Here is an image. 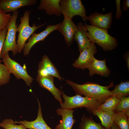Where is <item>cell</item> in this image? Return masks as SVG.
I'll list each match as a JSON object with an SVG mask.
<instances>
[{
  "mask_svg": "<svg viewBox=\"0 0 129 129\" xmlns=\"http://www.w3.org/2000/svg\"><path fill=\"white\" fill-rule=\"evenodd\" d=\"M65 80L77 94L95 99L101 104L112 96L109 89L114 86L112 81L109 85L103 86L92 82H87L79 84L69 80Z\"/></svg>",
  "mask_w": 129,
  "mask_h": 129,
  "instance_id": "1",
  "label": "cell"
},
{
  "mask_svg": "<svg viewBox=\"0 0 129 129\" xmlns=\"http://www.w3.org/2000/svg\"><path fill=\"white\" fill-rule=\"evenodd\" d=\"M86 35L91 42L96 43L105 51H110L118 45L117 39L110 35L107 30L99 28L85 23Z\"/></svg>",
  "mask_w": 129,
  "mask_h": 129,
  "instance_id": "2",
  "label": "cell"
},
{
  "mask_svg": "<svg viewBox=\"0 0 129 129\" xmlns=\"http://www.w3.org/2000/svg\"><path fill=\"white\" fill-rule=\"evenodd\" d=\"M30 13V10H27L25 11L23 16L20 18V23L17 27V32H18V34L17 43L18 53H21L26 42L34 32L46 24L45 23L37 26L35 23H33L32 26L31 27L29 24Z\"/></svg>",
  "mask_w": 129,
  "mask_h": 129,
  "instance_id": "3",
  "label": "cell"
},
{
  "mask_svg": "<svg viewBox=\"0 0 129 129\" xmlns=\"http://www.w3.org/2000/svg\"><path fill=\"white\" fill-rule=\"evenodd\" d=\"M62 95L64 100L61 108L69 109L80 107L85 108L89 113L92 110L97 109L101 104L97 100L86 97H83L81 95L76 94L70 97L66 95L62 90Z\"/></svg>",
  "mask_w": 129,
  "mask_h": 129,
  "instance_id": "4",
  "label": "cell"
},
{
  "mask_svg": "<svg viewBox=\"0 0 129 129\" xmlns=\"http://www.w3.org/2000/svg\"><path fill=\"white\" fill-rule=\"evenodd\" d=\"M18 15V10L13 12L10 21L6 27L7 30V33L2 49L0 58H2L6 53L10 51L12 52L14 56L18 53L16 35L17 27L16 21Z\"/></svg>",
  "mask_w": 129,
  "mask_h": 129,
  "instance_id": "5",
  "label": "cell"
},
{
  "mask_svg": "<svg viewBox=\"0 0 129 129\" xmlns=\"http://www.w3.org/2000/svg\"><path fill=\"white\" fill-rule=\"evenodd\" d=\"M59 3L64 20H72L74 16L79 15L83 20H87L85 9L81 0H60Z\"/></svg>",
  "mask_w": 129,
  "mask_h": 129,
  "instance_id": "6",
  "label": "cell"
},
{
  "mask_svg": "<svg viewBox=\"0 0 129 129\" xmlns=\"http://www.w3.org/2000/svg\"><path fill=\"white\" fill-rule=\"evenodd\" d=\"M2 58L4 64L10 73H12L17 79H23L27 86L31 85L33 79L28 74L26 68L11 59L10 57L8 52L6 53Z\"/></svg>",
  "mask_w": 129,
  "mask_h": 129,
  "instance_id": "7",
  "label": "cell"
},
{
  "mask_svg": "<svg viewBox=\"0 0 129 129\" xmlns=\"http://www.w3.org/2000/svg\"><path fill=\"white\" fill-rule=\"evenodd\" d=\"M58 24L48 26L43 31L38 33H33L29 39L28 42L24 45L23 49L24 55H27L33 46L40 41H43L51 33L57 30Z\"/></svg>",
  "mask_w": 129,
  "mask_h": 129,
  "instance_id": "8",
  "label": "cell"
},
{
  "mask_svg": "<svg viewBox=\"0 0 129 129\" xmlns=\"http://www.w3.org/2000/svg\"><path fill=\"white\" fill-rule=\"evenodd\" d=\"M97 52V47L92 43L90 46L80 53L78 58L72 64L73 66L83 70L87 68Z\"/></svg>",
  "mask_w": 129,
  "mask_h": 129,
  "instance_id": "9",
  "label": "cell"
},
{
  "mask_svg": "<svg viewBox=\"0 0 129 129\" xmlns=\"http://www.w3.org/2000/svg\"><path fill=\"white\" fill-rule=\"evenodd\" d=\"M37 75L42 77L50 76L62 80L59 72L46 55L43 56L38 66Z\"/></svg>",
  "mask_w": 129,
  "mask_h": 129,
  "instance_id": "10",
  "label": "cell"
},
{
  "mask_svg": "<svg viewBox=\"0 0 129 129\" xmlns=\"http://www.w3.org/2000/svg\"><path fill=\"white\" fill-rule=\"evenodd\" d=\"M36 81L40 86L48 90L52 94L60 105L62 104V91L55 86L54 77L49 75L42 77L37 75Z\"/></svg>",
  "mask_w": 129,
  "mask_h": 129,
  "instance_id": "11",
  "label": "cell"
},
{
  "mask_svg": "<svg viewBox=\"0 0 129 129\" xmlns=\"http://www.w3.org/2000/svg\"><path fill=\"white\" fill-rule=\"evenodd\" d=\"M37 2L36 0H0V8L7 14L16 11L22 7L34 5Z\"/></svg>",
  "mask_w": 129,
  "mask_h": 129,
  "instance_id": "12",
  "label": "cell"
},
{
  "mask_svg": "<svg viewBox=\"0 0 129 129\" xmlns=\"http://www.w3.org/2000/svg\"><path fill=\"white\" fill-rule=\"evenodd\" d=\"M58 24L56 30L63 36L67 45L70 47L74 40V36L77 30V26L72 20H63Z\"/></svg>",
  "mask_w": 129,
  "mask_h": 129,
  "instance_id": "13",
  "label": "cell"
},
{
  "mask_svg": "<svg viewBox=\"0 0 129 129\" xmlns=\"http://www.w3.org/2000/svg\"><path fill=\"white\" fill-rule=\"evenodd\" d=\"M112 12L103 14L96 12L87 17V20L90 21L91 25L108 30L111 27L112 21Z\"/></svg>",
  "mask_w": 129,
  "mask_h": 129,
  "instance_id": "14",
  "label": "cell"
},
{
  "mask_svg": "<svg viewBox=\"0 0 129 129\" xmlns=\"http://www.w3.org/2000/svg\"><path fill=\"white\" fill-rule=\"evenodd\" d=\"M74 109H63L61 108L57 109V115L62 116L60 123L55 127V129H72L73 126L76 121L74 118Z\"/></svg>",
  "mask_w": 129,
  "mask_h": 129,
  "instance_id": "15",
  "label": "cell"
},
{
  "mask_svg": "<svg viewBox=\"0 0 129 129\" xmlns=\"http://www.w3.org/2000/svg\"><path fill=\"white\" fill-rule=\"evenodd\" d=\"M89 71V75L92 76L95 74L100 75L105 77L110 74V70L106 64V59L99 60L93 58L87 68Z\"/></svg>",
  "mask_w": 129,
  "mask_h": 129,
  "instance_id": "16",
  "label": "cell"
},
{
  "mask_svg": "<svg viewBox=\"0 0 129 129\" xmlns=\"http://www.w3.org/2000/svg\"><path fill=\"white\" fill-rule=\"evenodd\" d=\"M38 105L37 117L34 120L29 121L26 120L14 122L15 124H18L23 125L26 128L29 129H52L46 124L42 115L41 104L37 99Z\"/></svg>",
  "mask_w": 129,
  "mask_h": 129,
  "instance_id": "17",
  "label": "cell"
},
{
  "mask_svg": "<svg viewBox=\"0 0 129 129\" xmlns=\"http://www.w3.org/2000/svg\"><path fill=\"white\" fill-rule=\"evenodd\" d=\"M77 26V30L74 37L76 42L80 53L84 49L89 47L93 43L86 35L87 32L85 26L82 23H79Z\"/></svg>",
  "mask_w": 129,
  "mask_h": 129,
  "instance_id": "18",
  "label": "cell"
},
{
  "mask_svg": "<svg viewBox=\"0 0 129 129\" xmlns=\"http://www.w3.org/2000/svg\"><path fill=\"white\" fill-rule=\"evenodd\" d=\"M60 0H40L38 6V10H44L49 16L55 15L60 16L61 14L60 5Z\"/></svg>",
  "mask_w": 129,
  "mask_h": 129,
  "instance_id": "19",
  "label": "cell"
},
{
  "mask_svg": "<svg viewBox=\"0 0 129 129\" xmlns=\"http://www.w3.org/2000/svg\"><path fill=\"white\" fill-rule=\"evenodd\" d=\"M91 113L97 116L101 121L102 125L106 129H111L113 124V119L115 112H108L102 111L97 109H93Z\"/></svg>",
  "mask_w": 129,
  "mask_h": 129,
  "instance_id": "20",
  "label": "cell"
},
{
  "mask_svg": "<svg viewBox=\"0 0 129 129\" xmlns=\"http://www.w3.org/2000/svg\"><path fill=\"white\" fill-rule=\"evenodd\" d=\"M78 129H106L100 122L97 123L93 119L91 116L87 117L85 114H83L81 121L78 127Z\"/></svg>",
  "mask_w": 129,
  "mask_h": 129,
  "instance_id": "21",
  "label": "cell"
},
{
  "mask_svg": "<svg viewBox=\"0 0 129 129\" xmlns=\"http://www.w3.org/2000/svg\"><path fill=\"white\" fill-rule=\"evenodd\" d=\"M124 112H115L113 123L120 129H129V118Z\"/></svg>",
  "mask_w": 129,
  "mask_h": 129,
  "instance_id": "22",
  "label": "cell"
},
{
  "mask_svg": "<svg viewBox=\"0 0 129 129\" xmlns=\"http://www.w3.org/2000/svg\"><path fill=\"white\" fill-rule=\"evenodd\" d=\"M112 95L120 98L129 95V81H121L111 91Z\"/></svg>",
  "mask_w": 129,
  "mask_h": 129,
  "instance_id": "23",
  "label": "cell"
},
{
  "mask_svg": "<svg viewBox=\"0 0 129 129\" xmlns=\"http://www.w3.org/2000/svg\"><path fill=\"white\" fill-rule=\"evenodd\" d=\"M120 98L112 96L104 102L101 104L97 109L105 111H114L116 107L120 102Z\"/></svg>",
  "mask_w": 129,
  "mask_h": 129,
  "instance_id": "24",
  "label": "cell"
},
{
  "mask_svg": "<svg viewBox=\"0 0 129 129\" xmlns=\"http://www.w3.org/2000/svg\"><path fill=\"white\" fill-rule=\"evenodd\" d=\"M120 101L114 111L115 112H123L129 117V97L125 96L120 98Z\"/></svg>",
  "mask_w": 129,
  "mask_h": 129,
  "instance_id": "25",
  "label": "cell"
},
{
  "mask_svg": "<svg viewBox=\"0 0 129 129\" xmlns=\"http://www.w3.org/2000/svg\"><path fill=\"white\" fill-rule=\"evenodd\" d=\"M10 74L5 65L0 63V86L9 82L11 78Z\"/></svg>",
  "mask_w": 129,
  "mask_h": 129,
  "instance_id": "26",
  "label": "cell"
},
{
  "mask_svg": "<svg viewBox=\"0 0 129 129\" xmlns=\"http://www.w3.org/2000/svg\"><path fill=\"white\" fill-rule=\"evenodd\" d=\"M11 119H5L0 123V127L4 129H27L23 125H17Z\"/></svg>",
  "mask_w": 129,
  "mask_h": 129,
  "instance_id": "27",
  "label": "cell"
},
{
  "mask_svg": "<svg viewBox=\"0 0 129 129\" xmlns=\"http://www.w3.org/2000/svg\"><path fill=\"white\" fill-rule=\"evenodd\" d=\"M11 17L10 13H5L0 8V32L6 27Z\"/></svg>",
  "mask_w": 129,
  "mask_h": 129,
  "instance_id": "28",
  "label": "cell"
},
{
  "mask_svg": "<svg viewBox=\"0 0 129 129\" xmlns=\"http://www.w3.org/2000/svg\"><path fill=\"white\" fill-rule=\"evenodd\" d=\"M7 31V30L6 27L0 32V56L2 47L6 38Z\"/></svg>",
  "mask_w": 129,
  "mask_h": 129,
  "instance_id": "29",
  "label": "cell"
},
{
  "mask_svg": "<svg viewBox=\"0 0 129 129\" xmlns=\"http://www.w3.org/2000/svg\"><path fill=\"white\" fill-rule=\"evenodd\" d=\"M115 2L116 5V18L117 19H118L122 15V13L120 8L121 1L119 0H116Z\"/></svg>",
  "mask_w": 129,
  "mask_h": 129,
  "instance_id": "30",
  "label": "cell"
},
{
  "mask_svg": "<svg viewBox=\"0 0 129 129\" xmlns=\"http://www.w3.org/2000/svg\"><path fill=\"white\" fill-rule=\"evenodd\" d=\"M123 3V9L124 11H126L128 10L129 8V0H125Z\"/></svg>",
  "mask_w": 129,
  "mask_h": 129,
  "instance_id": "31",
  "label": "cell"
},
{
  "mask_svg": "<svg viewBox=\"0 0 129 129\" xmlns=\"http://www.w3.org/2000/svg\"><path fill=\"white\" fill-rule=\"evenodd\" d=\"M125 58L127 62V64L128 68H129V53H127L125 54Z\"/></svg>",
  "mask_w": 129,
  "mask_h": 129,
  "instance_id": "32",
  "label": "cell"
},
{
  "mask_svg": "<svg viewBox=\"0 0 129 129\" xmlns=\"http://www.w3.org/2000/svg\"><path fill=\"white\" fill-rule=\"evenodd\" d=\"M111 129H120L117 126L115 125L114 124L113 125Z\"/></svg>",
  "mask_w": 129,
  "mask_h": 129,
  "instance_id": "33",
  "label": "cell"
}]
</instances>
